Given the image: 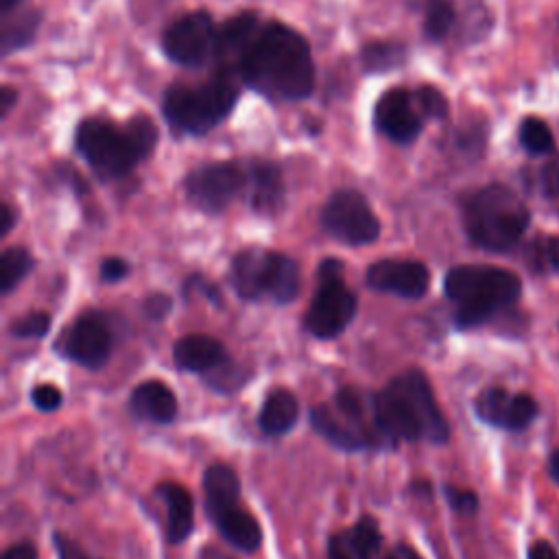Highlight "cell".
Wrapping results in <instances>:
<instances>
[{"label":"cell","mask_w":559,"mask_h":559,"mask_svg":"<svg viewBox=\"0 0 559 559\" xmlns=\"http://www.w3.org/2000/svg\"><path fill=\"white\" fill-rule=\"evenodd\" d=\"M518 138L522 148L528 155H546L555 148V140H552V131L548 129V124L542 118H524L520 129H518Z\"/></svg>","instance_id":"26"},{"label":"cell","mask_w":559,"mask_h":559,"mask_svg":"<svg viewBox=\"0 0 559 559\" xmlns=\"http://www.w3.org/2000/svg\"><path fill=\"white\" fill-rule=\"evenodd\" d=\"M454 4L452 0H426L424 9V33L428 39H443L454 24Z\"/></svg>","instance_id":"28"},{"label":"cell","mask_w":559,"mask_h":559,"mask_svg":"<svg viewBox=\"0 0 559 559\" xmlns=\"http://www.w3.org/2000/svg\"><path fill=\"white\" fill-rule=\"evenodd\" d=\"M443 493H445V500L448 504L461 513V515H472L478 511V496L469 489H461V487H454V485H443Z\"/></svg>","instance_id":"32"},{"label":"cell","mask_w":559,"mask_h":559,"mask_svg":"<svg viewBox=\"0 0 559 559\" xmlns=\"http://www.w3.org/2000/svg\"><path fill=\"white\" fill-rule=\"evenodd\" d=\"M376 127L393 142H413L424 127V114L417 105L415 92L406 87H393L384 92L373 109Z\"/></svg>","instance_id":"15"},{"label":"cell","mask_w":559,"mask_h":559,"mask_svg":"<svg viewBox=\"0 0 559 559\" xmlns=\"http://www.w3.org/2000/svg\"><path fill=\"white\" fill-rule=\"evenodd\" d=\"M548 472L552 476V480L559 485V450H555L548 459Z\"/></svg>","instance_id":"45"},{"label":"cell","mask_w":559,"mask_h":559,"mask_svg":"<svg viewBox=\"0 0 559 559\" xmlns=\"http://www.w3.org/2000/svg\"><path fill=\"white\" fill-rule=\"evenodd\" d=\"M37 24H39V15L33 11L17 15V20H13V22L9 20L2 31V52L9 55L11 50L26 46L33 39Z\"/></svg>","instance_id":"29"},{"label":"cell","mask_w":559,"mask_h":559,"mask_svg":"<svg viewBox=\"0 0 559 559\" xmlns=\"http://www.w3.org/2000/svg\"><path fill=\"white\" fill-rule=\"evenodd\" d=\"M323 229L338 242L360 247L378 240L380 221L358 190H336L321 210Z\"/></svg>","instance_id":"11"},{"label":"cell","mask_w":559,"mask_h":559,"mask_svg":"<svg viewBox=\"0 0 559 559\" xmlns=\"http://www.w3.org/2000/svg\"><path fill=\"white\" fill-rule=\"evenodd\" d=\"M20 4V0H0V11L9 13L11 9H15Z\"/></svg>","instance_id":"46"},{"label":"cell","mask_w":559,"mask_h":559,"mask_svg":"<svg viewBox=\"0 0 559 559\" xmlns=\"http://www.w3.org/2000/svg\"><path fill=\"white\" fill-rule=\"evenodd\" d=\"M376 421L389 445L397 441L448 443L450 424L421 369H406L376 393Z\"/></svg>","instance_id":"2"},{"label":"cell","mask_w":559,"mask_h":559,"mask_svg":"<svg viewBox=\"0 0 559 559\" xmlns=\"http://www.w3.org/2000/svg\"><path fill=\"white\" fill-rule=\"evenodd\" d=\"M382 546V533L373 515H362L347 531L328 539V559H373Z\"/></svg>","instance_id":"20"},{"label":"cell","mask_w":559,"mask_h":559,"mask_svg":"<svg viewBox=\"0 0 559 559\" xmlns=\"http://www.w3.org/2000/svg\"><path fill=\"white\" fill-rule=\"evenodd\" d=\"M0 216H2V221H0V234L7 236V234L11 231V227L15 225V212H13V207H11L9 203H2Z\"/></svg>","instance_id":"42"},{"label":"cell","mask_w":559,"mask_h":559,"mask_svg":"<svg viewBox=\"0 0 559 559\" xmlns=\"http://www.w3.org/2000/svg\"><path fill=\"white\" fill-rule=\"evenodd\" d=\"M229 284L240 299H269L277 306L290 304L301 288L299 264L280 251L249 247L234 255Z\"/></svg>","instance_id":"7"},{"label":"cell","mask_w":559,"mask_h":559,"mask_svg":"<svg viewBox=\"0 0 559 559\" xmlns=\"http://www.w3.org/2000/svg\"><path fill=\"white\" fill-rule=\"evenodd\" d=\"M531 223L526 203L502 183H489L467 197L463 225L469 240L487 251H509L524 236Z\"/></svg>","instance_id":"5"},{"label":"cell","mask_w":559,"mask_h":559,"mask_svg":"<svg viewBox=\"0 0 559 559\" xmlns=\"http://www.w3.org/2000/svg\"><path fill=\"white\" fill-rule=\"evenodd\" d=\"M52 546L57 550V559H94L79 542L70 539L63 533L52 535Z\"/></svg>","instance_id":"34"},{"label":"cell","mask_w":559,"mask_h":559,"mask_svg":"<svg viewBox=\"0 0 559 559\" xmlns=\"http://www.w3.org/2000/svg\"><path fill=\"white\" fill-rule=\"evenodd\" d=\"M31 402L35 404V408H39L41 413H52L61 406L63 402V395L61 391L55 386V384H48V382H41L37 386H33L31 391Z\"/></svg>","instance_id":"33"},{"label":"cell","mask_w":559,"mask_h":559,"mask_svg":"<svg viewBox=\"0 0 559 559\" xmlns=\"http://www.w3.org/2000/svg\"><path fill=\"white\" fill-rule=\"evenodd\" d=\"M415 98H417V105L424 114V118H443L448 114V103L443 98V94L430 85L426 87H419L415 92Z\"/></svg>","instance_id":"31"},{"label":"cell","mask_w":559,"mask_h":559,"mask_svg":"<svg viewBox=\"0 0 559 559\" xmlns=\"http://www.w3.org/2000/svg\"><path fill=\"white\" fill-rule=\"evenodd\" d=\"M238 100V87L229 76H214L201 85H175L164 96V116L166 120L186 133H207L214 129Z\"/></svg>","instance_id":"9"},{"label":"cell","mask_w":559,"mask_h":559,"mask_svg":"<svg viewBox=\"0 0 559 559\" xmlns=\"http://www.w3.org/2000/svg\"><path fill=\"white\" fill-rule=\"evenodd\" d=\"M129 275V262L122 260V258H105L100 262V280L107 282V284H116L120 280H124Z\"/></svg>","instance_id":"35"},{"label":"cell","mask_w":559,"mask_h":559,"mask_svg":"<svg viewBox=\"0 0 559 559\" xmlns=\"http://www.w3.org/2000/svg\"><path fill=\"white\" fill-rule=\"evenodd\" d=\"M548 264L559 273V236H552L548 242H546V251H544Z\"/></svg>","instance_id":"41"},{"label":"cell","mask_w":559,"mask_h":559,"mask_svg":"<svg viewBox=\"0 0 559 559\" xmlns=\"http://www.w3.org/2000/svg\"><path fill=\"white\" fill-rule=\"evenodd\" d=\"M199 559H234V557L223 552V550H218L216 546H205V548H201Z\"/></svg>","instance_id":"44"},{"label":"cell","mask_w":559,"mask_h":559,"mask_svg":"<svg viewBox=\"0 0 559 559\" xmlns=\"http://www.w3.org/2000/svg\"><path fill=\"white\" fill-rule=\"evenodd\" d=\"M478 419L502 430H524L537 417V402L526 393H511L502 386H489L474 400Z\"/></svg>","instance_id":"17"},{"label":"cell","mask_w":559,"mask_h":559,"mask_svg":"<svg viewBox=\"0 0 559 559\" xmlns=\"http://www.w3.org/2000/svg\"><path fill=\"white\" fill-rule=\"evenodd\" d=\"M74 144L96 175L116 179L151 155L157 144V129L144 114L129 118L122 127L103 118H87L76 127Z\"/></svg>","instance_id":"3"},{"label":"cell","mask_w":559,"mask_h":559,"mask_svg":"<svg viewBox=\"0 0 559 559\" xmlns=\"http://www.w3.org/2000/svg\"><path fill=\"white\" fill-rule=\"evenodd\" d=\"M37 557H39L37 555V546L33 542H28V539L11 544L4 550V555H2V559H37Z\"/></svg>","instance_id":"37"},{"label":"cell","mask_w":559,"mask_h":559,"mask_svg":"<svg viewBox=\"0 0 559 559\" xmlns=\"http://www.w3.org/2000/svg\"><path fill=\"white\" fill-rule=\"evenodd\" d=\"M157 498L166 507V535L170 544H181L188 539L194 526V502L190 491L175 483V480H164L155 487Z\"/></svg>","instance_id":"22"},{"label":"cell","mask_w":559,"mask_h":559,"mask_svg":"<svg viewBox=\"0 0 559 559\" xmlns=\"http://www.w3.org/2000/svg\"><path fill=\"white\" fill-rule=\"evenodd\" d=\"M362 66L369 72H386L404 61V46L393 41H373L367 44L360 52Z\"/></svg>","instance_id":"27"},{"label":"cell","mask_w":559,"mask_h":559,"mask_svg":"<svg viewBox=\"0 0 559 559\" xmlns=\"http://www.w3.org/2000/svg\"><path fill=\"white\" fill-rule=\"evenodd\" d=\"M114 343L116 334L107 314L100 310H85L61 332L57 352L74 365L98 369L109 360Z\"/></svg>","instance_id":"13"},{"label":"cell","mask_w":559,"mask_h":559,"mask_svg":"<svg viewBox=\"0 0 559 559\" xmlns=\"http://www.w3.org/2000/svg\"><path fill=\"white\" fill-rule=\"evenodd\" d=\"M183 188L188 201L197 210L221 214L242 190H247V170L236 162L201 164L188 173Z\"/></svg>","instance_id":"12"},{"label":"cell","mask_w":559,"mask_h":559,"mask_svg":"<svg viewBox=\"0 0 559 559\" xmlns=\"http://www.w3.org/2000/svg\"><path fill=\"white\" fill-rule=\"evenodd\" d=\"M142 306H144V312H146L148 319L162 321V319L170 312L173 299H170L166 293H153V295H148V297L144 299Z\"/></svg>","instance_id":"36"},{"label":"cell","mask_w":559,"mask_h":559,"mask_svg":"<svg viewBox=\"0 0 559 559\" xmlns=\"http://www.w3.org/2000/svg\"><path fill=\"white\" fill-rule=\"evenodd\" d=\"M129 408L138 419L153 424H170L177 417V397L162 380L140 382L129 397Z\"/></svg>","instance_id":"21"},{"label":"cell","mask_w":559,"mask_h":559,"mask_svg":"<svg viewBox=\"0 0 559 559\" xmlns=\"http://www.w3.org/2000/svg\"><path fill=\"white\" fill-rule=\"evenodd\" d=\"M384 559H421V555L408 544H397V546H393V550H389L384 555Z\"/></svg>","instance_id":"40"},{"label":"cell","mask_w":559,"mask_h":559,"mask_svg":"<svg viewBox=\"0 0 559 559\" xmlns=\"http://www.w3.org/2000/svg\"><path fill=\"white\" fill-rule=\"evenodd\" d=\"M17 100V92L11 85H2L0 90V105H2V116H7L11 111V107Z\"/></svg>","instance_id":"43"},{"label":"cell","mask_w":559,"mask_h":559,"mask_svg":"<svg viewBox=\"0 0 559 559\" xmlns=\"http://www.w3.org/2000/svg\"><path fill=\"white\" fill-rule=\"evenodd\" d=\"M238 70L249 87L277 100L306 98L314 87V61L308 41L280 22L260 26Z\"/></svg>","instance_id":"1"},{"label":"cell","mask_w":559,"mask_h":559,"mask_svg":"<svg viewBox=\"0 0 559 559\" xmlns=\"http://www.w3.org/2000/svg\"><path fill=\"white\" fill-rule=\"evenodd\" d=\"M216 31L210 13L192 11L168 24L162 35V48L170 61L194 68L214 55Z\"/></svg>","instance_id":"14"},{"label":"cell","mask_w":559,"mask_h":559,"mask_svg":"<svg viewBox=\"0 0 559 559\" xmlns=\"http://www.w3.org/2000/svg\"><path fill=\"white\" fill-rule=\"evenodd\" d=\"M443 293L454 304V325L472 330L515 304L522 295V280L500 266L459 264L445 273Z\"/></svg>","instance_id":"4"},{"label":"cell","mask_w":559,"mask_h":559,"mask_svg":"<svg viewBox=\"0 0 559 559\" xmlns=\"http://www.w3.org/2000/svg\"><path fill=\"white\" fill-rule=\"evenodd\" d=\"M205 511L227 544L255 552L262 544L260 522L240 507V480L231 465L212 463L203 474Z\"/></svg>","instance_id":"8"},{"label":"cell","mask_w":559,"mask_h":559,"mask_svg":"<svg viewBox=\"0 0 559 559\" xmlns=\"http://www.w3.org/2000/svg\"><path fill=\"white\" fill-rule=\"evenodd\" d=\"M48 330H50V314L44 310H33L15 319L9 332L13 338L24 341V338H41L48 334Z\"/></svg>","instance_id":"30"},{"label":"cell","mask_w":559,"mask_h":559,"mask_svg":"<svg viewBox=\"0 0 559 559\" xmlns=\"http://www.w3.org/2000/svg\"><path fill=\"white\" fill-rule=\"evenodd\" d=\"M247 199L253 212L262 216H273L284 203V181L282 173L273 162L255 159L247 164Z\"/></svg>","instance_id":"19"},{"label":"cell","mask_w":559,"mask_h":559,"mask_svg":"<svg viewBox=\"0 0 559 559\" xmlns=\"http://www.w3.org/2000/svg\"><path fill=\"white\" fill-rule=\"evenodd\" d=\"M542 183H544V192L548 197H557L559 194V162H552V164H548L544 168Z\"/></svg>","instance_id":"38"},{"label":"cell","mask_w":559,"mask_h":559,"mask_svg":"<svg viewBox=\"0 0 559 559\" xmlns=\"http://www.w3.org/2000/svg\"><path fill=\"white\" fill-rule=\"evenodd\" d=\"M358 308V297L343 280V262L325 258L317 269V290L304 314V330L317 338H336L343 334Z\"/></svg>","instance_id":"10"},{"label":"cell","mask_w":559,"mask_h":559,"mask_svg":"<svg viewBox=\"0 0 559 559\" xmlns=\"http://www.w3.org/2000/svg\"><path fill=\"white\" fill-rule=\"evenodd\" d=\"M310 424L328 443L347 452L389 448L376 421V393L358 386H341L332 404L312 406Z\"/></svg>","instance_id":"6"},{"label":"cell","mask_w":559,"mask_h":559,"mask_svg":"<svg viewBox=\"0 0 559 559\" xmlns=\"http://www.w3.org/2000/svg\"><path fill=\"white\" fill-rule=\"evenodd\" d=\"M528 559H559V552L555 550L552 544L539 539V542H533L531 548H528Z\"/></svg>","instance_id":"39"},{"label":"cell","mask_w":559,"mask_h":559,"mask_svg":"<svg viewBox=\"0 0 559 559\" xmlns=\"http://www.w3.org/2000/svg\"><path fill=\"white\" fill-rule=\"evenodd\" d=\"M258 31H260V22H258V15L253 11H245V13L234 15L223 26H218L214 55L225 63L240 66L247 48L251 46L253 37L258 35Z\"/></svg>","instance_id":"23"},{"label":"cell","mask_w":559,"mask_h":559,"mask_svg":"<svg viewBox=\"0 0 559 559\" xmlns=\"http://www.w3.org/2000/svg\"><path fill=\"white\" fill-rule=\"evenodd\" d=\"M173 360L181 371L201 373L203 378L229 362L225 345L210 334L181 336L173 347Z\"/></svg>","instance_id":"18"},{"label":"cell","mask_w":559,"mask_h":559,"mask_svg":"<svg viewBox=\"0 0 559 559\" xmlns=\"http://www.w3.org/2000/svg\"><path fill=\"white\" fill-rule=\"evenodd\" d=\"M365 282L376 293H389L404 299H419L430 286L428 266L419 260H378L367 273Z\"/></svg>","instance_id":"16"},{"label":"cell","mask_w":559,"mask_h":559,"mask_svg":"<svg viewBox=\"0 0 559 559\" xmlns=\"http://www.w3.org/2000/svg\"><path fill=\"white\" fill-rule=\"evenodd\" d=\"M35 266V258L24 247H7L0 258V290L9 295Z\"/></svg>","instance_id":"25"},{"label":"cell","mask_w":559,"mask_h":559,"mask_svg":"<svg viewBox=\"0 0 559 559\" xmlns=\"http://www.w3.org/2000/svg\"><path fill=\"white\" fill-rule=\"evenodd\" d=\"M299 419V402L288 389H273L258 415V426L266 437H282L293 430Z\"/></svg>","instance_id":"24"}]
</instances>
